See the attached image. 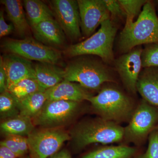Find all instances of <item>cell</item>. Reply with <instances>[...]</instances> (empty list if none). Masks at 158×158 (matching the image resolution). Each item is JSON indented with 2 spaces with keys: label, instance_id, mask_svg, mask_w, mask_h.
I'll return each mask as SVG.
<instances>
[{
  "label": "cell",
  "instance_id": "obj_1",
  "mask_svg": "<svg viewBox=\"0 0 158 158\" xmlns=\"http://www.w3.org/2000/svg\"><path fill=\"white\" fill-rule=\"evenodd\" d=\"M69 135L74 148L81 150L94 143L120 142L123 139L124 127L99 117L80 122L71 130Z\"/></svg>",
  "mask_w": 158,
  "mask_h": 158
},
{
  "label": "cell",
  "instance_id": "obj_2",
  "mask_svg": "<svg viewBox=\"0 0 158 158\" xmlns=\"http://www.w3.org/2000/svg\"><path fill=\"white\" fill-rule=\"evenodd\" d=\"M152 43H158V17L153 3L148 1L137 20L125 26L118 45L122 52L126 53L141 44Z\"/></svg>",
  "mask_w": 158,
  "mask_h": 158
},
{
  "label": "cell",
  "instance_id": "obj_3",
  "mask_svg": "<svg viewBox=\"0 0 158 158\" xmlns=\"http://www.w3.org/2000/svg\"><path fill=\"white\" fill-rule=\"evenodd\" d=\"M87 101L100 117L117 123L130 121L136 109L129 97L113 87L103 88Z\"/></svg>",
  "mask_w": 158,
  "mask_h": 158
},
{
  "label": "cell",
  "instance_id": "obj_4",
  "mask_svg": "<svg viewBox=\"0 0 158 158\" xmlns=\"http://www.w3.org/2000/svg\"><path fill=\"white\" fill-rule=\"evenodd\" d=\"M117 28L110 19L105 21L95 34L86 40L69 46L64 51L68 57L85 55H95L110 63L114 59L113 45Z\"/></svg>",
  "mask_w": 158,
  "mask_h": 158
},
{
  "label": "cell",
  "instance_id": "obj_5",
  "mask_svg": "<svg viewBox=\"0 0 158 158\" xmlns=\"http://www.w3.org/2000/svg\"><path fill=\"white\" fill-rule=\"evenodd\" d=\"M64 79L92 90L99 89L106 82L114 81L110 72L103 65L88 60L69 63L64 69Z\"/></svg>",
  "mask_w": 158,
  "mask_h": 158
},
{
  "label": "cell",
  "instance_id": "obj_6",
  "mask_svg": "<svg viewBox=\"0 0 158 158\" xmlns=\"http://www.w3.org/2000/svg\"><path fill=\"white\" fill-rule=\"evenodd\" d=\"M158 126V107L142 100L136 107L128 124L124 127V141L139 144Z\"/></svg>",
  "mask_w": 158,
  "mask_h": 158
},
{
  "label": "cell",
  "instance_id": "obj_7",
  "mask_svg": "<svg viewBox=\"0 0 158 158\" xmlns=\"http://www.w3.org/2000/svg\"><path fill=\"white\" fill-rule=\"evenodd\" d=\"M2 47L9 53L43 63L56 65L62 58L61 53L56 49L43 44L32 37L7 39L2 44Z\"/></svg>",
  "mask_w": 158,
  "mask_h": 158
},
{
  "label": "cell",
  "instance_id": "obj_8",
  "mask_svg": "<svg viewBox=\"0 0 158 158\" xmlns=\"http://www.w3.org/2000/svg\"><path fill=\"white\" fill-rule=\"evenodd\" d=\"M27 138L31 158L50 157L71 139L69 134L61 128L34 130Z\"/></svg>",
  "mask_w": 158,
  "mask_h": 158
},
{
  "label": "cell",
  "instance_id": "obj_9",
  "mask_svg": "<svg viewBox=\"0 0 158 158\" xmlns=\"http://www.w3.org/2000/svg\"><path fill=\"white\" fill-rule=\"evenodd\" d=\"M80 103L68 101H49L32 119L34 125L45 128H61L76 115Z\"/></svg>",
  "mask_w": 158,
  "mask_h": 158
},
{
  "label": "cell",
  "instance_id": "obj_10",
  "mask_svg": "<svg viewBox=\"0 0 158 158\" xmlns=\"http://www.w3.org/2000/svg\"><path fill=\"white\" fill-rule=\"evenodd\" d=\"M49 3L54 17L65 35L72 41L79 39L81 34L77 1L53 0Z\"/></svg>",
  "mask_w": 158,
  "mask_h": 158
},
{
  "label": "cell",
  "instance_id": "obj_11",
  "mask_svg": "<svg viewBox=\"0 0 158 158\" xmlns=\"http://www.w3.org/2000/svg\"><path fill=\"white\" fill-rule=\"evenodd\" d=\"M142 50L140 46L136 47L119 57L115 62L116 70L125 87L133 94H135L137 92V82L142 67Z\"/></svg>",
  "mask_w": 158,
  "mask_h": 158
},
{
  "label": "cell",
  "instance_id": "obj_12",
  "mask_svg": "<svg viewBox=\"0 0 158 158\" xmlns=\"http://www.w3.org/2000/svg\"><path fill=\"white\" fill-rule=\"evenodd\" d=\"M81 27L85 36L91 35L102 23L110 19L104 0H78Z\"/></svg>",
  "mask_w": 158,
  "mask_h": 158
},
{
  "label": "cell",
  "instance_id": "obj_13",
  "mask_svg": "<svg viewBox=\"0 0 158 158\" xmlns=\"http://www.w3.org/2000/svg\"><path fill=\"white\" fill-rule=\"evenodd\" d=\"M2 58L7 75V91L23 79H35L34 66L30 60L11 53L5 54Z\"/></svg>",
  "mask_w": 158,
  "mask_h": 158
},
{
  "label": "cell",
  "instance_id": "obj_14",
  "mask_svg": "<svg viewBox=\"0 0 158 158\" xmlns=\"http://www.w3.org/2000/svg\"><path fill=\"white\" fill-rule=\"evenodd\" d=\"M79 84L64 80L45 90L48 100L68 101L80 103L92 96Z\"/></svg>",
  "mask_w": 158,
  "mask_h": 158
},
{
  "label": "cell",
  "instance_id": "obj_15",
  "mask_svg": "<svg viewBox=\"0 0 158 158\" xmlns=\"http://www.w3.org/2000/svg\"><path fill=\"white\" fill-rule=\"evenodd\" d=\"M37 40L48 46H62L65 43V34L56 19L40 23L31 27Z\"/></svg>",
  "mask_w": 158,
  "mask_h": 158
},
{
  "label": "cell",
  "instance_id": "obj_16",
  "mask_svg": "<svg viewBox=\"0 0 158 158\" xmlns=\"http://www.w3.org/2000/svg\"><path fill=\"white\" fill-rule=\"evenodd\" d=\"M137 90L143 100L158 107V67L145 68L141 71Z\"/></svg>",
  "mask_w": 158,
  "mask_h": 158
},
{
  "label": "cell",
  "instance_id": "obj_17",
  "mask_svg": "<svg viewBox=\"0 0 158 158\" xmlns=\"http://www.w3.org/2000/svg\"><path fill=\"white\" fill-rule=\"evenodd\" d=\"M35 79L44 90L52 88L64 79V69L55 64L40 62L34 66Z\"/></svg>",
  "mask_w": 158,
  "mask_h": 158
},
{
  "label": "cell",
  "instance_id": "obj_18",
  "mask_svg": "<svg viewBox=\"0 0 158 158\" xmlns=\"http://www.w3.org/2000/svg\"><path fill=\"white\" fill-rule=\"evenodd\" d=\"M5 6L7 16L15 28V31L21 37H24L29 31L30 26L23 9V3L19 0H1Z\"/></svg>",
  "mask_w": 158,
  "mask_h": 158
},
{
  "label": "cell",
  "instance_id": "obj_19",
  "mask_svg": "<svg viewBox=\"0 0 158 158\" xmlns=\"http://www.w3.org/2000/svg\"><path fill=\"white\" fill-rule=\"evenodd\" d=\"M34 125L31 118L19 114L4 120L1 123V132L6 136H28L34 131Z\"/></svg>",
  "mask_w": 158,
  "mask_h": 158
},
{
  "label": "cell",
  "instance_id": "obj_20",
  "mask_svg": "<svg viewBox=\"0 0 158 158\" xmlns=\"http://www.w3.org/2000/svg\"><path fill=\"white\" fill-rule=\"evenodd\" d=\"M31 27L44 21L54 19L50 7L40 0H24L23 2Z\"/></svg>",
  "mask_w": 158,
  "mask_h": 158
},
{
  "label": "cell",
  "instance_id": "obj_21",
  "mask_svg": "<svg viewBox=\"0 0 158 158\" xmlns=\"http://www.w3.org/2000/svg\"><path fill=\"white\" fill-rule=\"evenodd\" d=\"M136 151L135 148L126 145L106 146L87 153L81 158H132Z\"/></svg>",
  "mask_w": 158,
  "mask_h": 158
},
{
  "label": "cell",
  "instance_id": "obj_22",
  "mask_svg": "<svg viewBox=\"0 0 158 158\" xmlns=\"http://www.w3.org/2000/svg\"><path fill=\"white\" fill-rule=\"evenodd\" d=\"M45 91H39L24 98L18 99L20 114L32 119L35 117L48 100Z\"/></svg>",
  "mask_w": 158,
  "mask_h": 158
},
{
  "label": "cell",
  "instance_id": "obj_23",
  "mask_svg": "<svg viewBox=\"0 0 158 158\" xmlns=\"http://www.w3.org/2000/svg\"><path fill=\"white\" fill-rule=\"evenodd\" d=\"M45 91L36 79L27 78L18 82L8 91L18 99H21L36 92Z\"/></svg>",
  "mask_w": 158,
  "mask_h": 158
},
{
  "label": "cell",
  "instance_id": "obj_24",
  "mask_svg": "<svg viewBox=\"0 0 158 158\" xmlns=\"http://www.w3.org/2000/svg\"><path fill=\"white\" fill-rule=\"evenodd\" d=\"M20 114L18 99L10 92L6 91L0 95V115L6 120Z\"/></svg>",
  "mask_w": 158,
  "mask_h": 158
},
{
  "label": "cell",
  "instance_id": "obj_25",
  "mask_svg": "<svg viewBox=\"0 0 158 158\" xmlns=\"http://www.w3.org/2000/svg\"><path fill=\"white\" fill-rule=\"evenodd\" d=\"M126 15L125 25L134 23V19L140 12L141 7L148 1L144 0H118Z\"/></svg>",
  "mask_w": 158,
  "mask_h": 158
},
{
  "label": "cell",
  "instance_id": "obj_26",
  "mask_svg": "<svg viewBox=\"0 0 158 158\" xmlns=\"http://www.w3.org/2000/svg\"><path fill=\"white\" fill-rule=\"evenodd\" d=\"M142 68L158 67V43L146 44L141 55Z\"/></svg>",
  "mask_w": 158,
  "mask_h": 158
},
{
  "label": "cell",
  "instance_id": "obj_27",
  "mask_svg": "<svg viewBox=\"0 0 158 158\" xmlns=\"http://www.w3.org/2000/svg\"><path fill=\"white\" fill-rule=\"evenodd\" d=\"M147 149L136 158H158V133L156 128L150 134Z\"/></svg>",
  "mask_w": 158,
  "mask_h": 158
},
{
  "label": "cell",
  "instance_id": "obj_28",
  "mask_svg": "<svg viewBox=\"0 0 158 158\" xmlns=\"http://www.w3.org/2000/svg\"><path fill=\"white\" fill-rule=\"evenodd\" d=\"M111 16L115 19H126L125 12L118 1L104 0Z\"/></svg>",
  "mask_w": 158,
  "mask_h": 158
},
{
  "label": "cell",
  "instance_id": "obj_29",
  "mask_svg": "<svg viewBox=\"0 0 158 158\" xmlns=\"http://www.w3.org/2000/svg\"><path fill=\"white\" fill-rule=\"evenodd\" d=\"M0 145H3V146L8 148L12 152L16 154L19 157V158L23 157L20 151L17 142L15 139L14 136L13 135L6 136V138L4 140L1 141Z\"/></svg>",
  "mask_w": 158,
  "mask_h": 158
},
{
  "label": "cell",
  "instance_id": "obj_30",
  "mask_svg": "<svg viewBox=\"0 0 158 158\" xmlns=\"http://www.w3.org/2000/svg\"><path fill=\"white\" fill-rule=\"evenodd\" d=\"M15 30L14 26L12 23L8 24L4 18V11L1 10L0 12V37H2L7 36L12 33Z\"/></svg>",
  "mask_w": 158,
  "mask_h": 158
},
{
  "label": "cell",
  "instance_id": "obj_31",
  "mask_svg": "<svg viewBox=\"0 0 158 158\" xmlns=\"http://www.w3.org/2000/svg\"><path fill=\"white\" fill-rule=\"evenodd\" d=\"M7 91V75L6 69L4 65L2 56L0 58V92Z\"/></svg>",
  "mask_w": 158,
  "mask_h": 158
},
{
  "label": "cell",
  "instance_id": "obj_32",
  "mask_svg": "<svg viewBox=\"0 0 158 158\" xmlns=\"http://www.w3.org/2000/svg\"><path fill=\"white\" fill-rule=\"evenodd\" d=\"M14 136L15 139L17 142L23 157L29 151L27 138H26L24 136Z\"/></svg>",
  "mask_w": 158,
  "mask_h": 158
},
{
  "label": "cell",
  "instance_id": "obj_33",
  "mask_svg": "<svg viewBox=\"0 0 158 158\" xmlns=\"http://www.w3.org/2000/svg\"><path fill=\"white\" fill-rule=\"evenodd\" d=\"M0 158H19L8 148L0 145Z\"/></svg>",
  "mask_w": 158,
  "mask_h": 158
},
{
  "label": "cell",
  "instance_id": "obj_34",
  "mask_svg": "<svg viewBox=\"0 0 158 158\" xmlns=\"http://www.w3.org/2000/svg\"><path fill=\"white\" fill-rule=\"evenodd\" d=\"M48 158H72L70 154L68 151L65 149L59 151L54 155Z\"/></svg>",
  "mask_w": 158,
  "mask_h": 158
},
{
  "label": "cell",
  "instance_id": "obj_35",
  "mask_svg": "<svg viewBox=\"0 0 158 158\" xmlns=\"http://www.w3.org/2000/svg\"><path fill=\"white\" fill-rule=\"evenodd\" d=\"M157 131L158 133V126H157V127L156 128Z\"/></svg>",
  "mask_w": 158,
  "mask_h": 158
},
{
  "label": "cell",
  "instance_id": "obj_36",
  "mask_svg": "<svg viewBox=\"0 0 158 158\" xmlns=\"http://www.w3.org/2000/svg\"></svg>",
  "mask_w": 158,
  "mask_h": 158
}]
</instances>
